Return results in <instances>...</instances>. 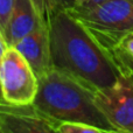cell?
<instances>
[{"mask_svg":"<svg viewBox=\"0 0 133 133\" xmlns=\"http://www.w3.org/2000/svg\"><path fill=\"white\" fill-rule=\"evenodd\" d=\"M47 21L51 66L70 74L94 90L117 82L123 68L113 54L66 9L51 13Z\"/></svg>","mask_w":133,"mask_h":133,"instance_id":"1","label":"cell"},{"mask_svg":"<svg viewBox=\"0 0 133 133\" xmlns=\"http://www.w3.org/2000/svg\"><path fill=\"white\" fill-rule=\"evenodd\" d=\"M95 91L70 74L51 66L39 77L33 105L56 123H85L109 133H122L97 105Z\"/></svg>","mask_w":133,"mask_h":133,"instance_id":"2","label":"cell"},{"mask_svg":"<svg viewBox=\"0 0 133 133\" xmlns=\"http://www.w3.org/2000/svg\"><path fill=\"white\" fill-rule=\"evenodd\" d=\"M66 11L111 53L133 34V0H102Z\"/></svg>","mask_w":133,"mask_h":133,"instance_id":"3","label":"cell"},{"mask_svg":"<svg viewBox=\"0 0 133 133\" xmlns=\"http://www.w3.org/2000/svg\"><path fill=\"white\" fill-rule=\"evenodd\" d=\"M1 102L14 106L34 103L39 90V77L28 61L14 47L1 55L0 61Z\"/></svg>","mask_w":133,"mask_h":133,"instance_id":"4","label":"cell"},{"mask_svg":"<svg viewBox=\"0 0 133 133\" xmlns=\"http://www.w3.org/2000/svg\"><path fill=\"white\" fill-rule=\"evenodd\" d=\"M95 101L118 131L133 133V70L123 69L113 85L96 90Z\"/></svg>","mask_w":133,"mask_h":133,"instance_id":"5","label":"cell"},{"mask_svg":"<svg viewBox=\"0 0 133 133\" xmlns=\"http://www.w3.org/2000/svg\"><path fill=\"white\" fill-rule=\"evenodd\" d=\"M55 120L34 105L14 106L0 104V133H58Z\"/></svg>","mask_w":133,"mask_h":133,"instance_id":"6","label":"cell"},{"mask_svg":"<svg viewBox=\"0 0 133 133\" xmlns=\"http://www.w3.org/2000/svg\"><path fill=\"white\" fill-rule=\"evenodd\" d=\"M14 48L22 54L35 71L37 77L46 74L51 68L50 36L48 21L18 41Z\"/></svg>","mask_w":133,"mask_h":133,"instance_id":"7","label":"cell"},{"mask_svg":"<svg viewBox=\"0 0 133 133\" xmlns=\"http://www.w3.org/2000/svg\"><path fill=\"white\" fill-rule=\"evenodd\" d=\"M44 22L47 20L40 15L33 0H15L8 25L0 34L12 47Z\"/></svg>","mask_w":133,"mask_h":133,"instance_id":"8","label":"cell"},{"mask_svg":"<svg viewBox=\"0 0 133 133\" xmlns=\"http://www.w3.org/2000/svg\"><path fill=\"white\" fill-rule=\"evenodd\" d=\"M112 54L123 69L133 70V34L123 40L112 50Z\"/></svg>","mask_w":133,"mask_h":133,"instance_id":"9","label":"cell"},{"mask_svg":"<svg viewBox=\"0 0 133 133\" xmlns=\"http://www.w3.org/2000/svg\"><path fill=\"white\" fill-rule=\"evenodd\" d=\"M58 133H109L97 126L85 123L63 122L57 124Z\"/></svg>","mask_w":133,"mask_h":133,"instance_id":"10","label":"cell"},{"mask_svg":"<svg viewBox=\"0 0 133 133\" xmlns=\"http://www.w3.org/2000/svg\"><path fill=\"white\" fill-rule=\"evenodd\" d=\"M15 0H0V30H5L11 19Z\"/></svg>","mask_w":133,"mask_h":133,"instance_id":"11","label":"cell"},{"mask_svg":"<svg viewBox=\"0 0 133 133\" xmlns=\"http://www.w3.org/2000/svg\"><path fill=\"white\" fill-rule=\"evenodd\" d=\"M33 1H34L40 15H41L44 20H47L48 15L51 13V11H53L51 0H33Z\"/></svg>","mask_w":133,"mask_h":133,"instance_id":"12","label":"cell"},{"mask_svg":"<svg viewBox=\"0 0 133 133\" xmlns=\"http://www.w3.org/2000/svg\"><path fill=\"white\" fill-rule=\"evenodd\" d=\"M51 6H53L51 13L60 11V9H69L75 6V0H51Z\"/></svg>","mask_w":133,"mask_h":133,"instance_id":"13","label":"cell"},{"mask_svg":"<svg viewBox=\"0 0 133 133\" xmlns=\"http://www.w3.org/2000/svg\"><path fill=\"white\" fill-rule=\"evenodd\" d=\"M89 0H75V6H82V5H87Z\"/></svg>","mask_w":133,"mask_h":133,"instance_id":"14","label":"cell"}]
</instances>
